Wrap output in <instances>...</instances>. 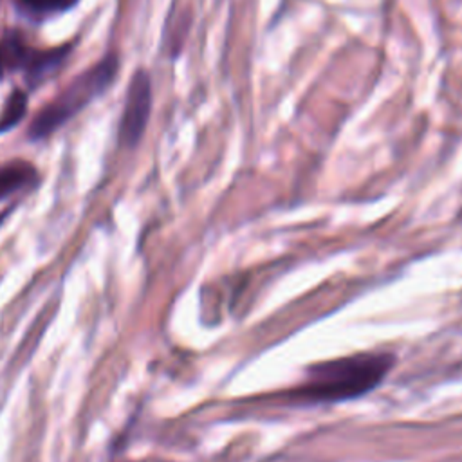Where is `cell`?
Wrapping results in <instances>:
<instances>
[{"label":"cell","mask_w":462,"mask_h":462,"mask_svg":"<svg viewBox=\"0 0 462 462\" xmlns=\"http://www.w3.org/2000/svg\"><path fill=\"white\" fill-rule=\"evenodd\" d=\"M152 112V79L144 69H137L128 83L125 108L119 123V143L134 148L144 135Z\"/></svg>","instance_id":"obj_3"},{"label":"cell","mask_w":462,"mask_h":462,"mask_svg":"<svg viewBox=\"0 0 462 462\" xmlns=\"http://www.w3.org/2000/svg\"><path fill=\"white\" fill-rule=\"evenodd\" d=\"M395 363L390 352H361L316 363L285 393L296 404H328L361 397L377 388Z\"/></svg>","instance_id":"obj_1"},{"label":"cell","mask_w":462,"mask_h":462,"mask_svg":"<svg viewBox=\"0 0 462 462\" xmlns=\"http://www.w3.org/2000/svg\"><path fill=\"white\" fill-rule=\"evenodd\" d=\"M117 70L119 58L116 52H110L92 67L79 72L56 97L51 99V103L38 110L29 125L27 137L31 141H42L52 135L96 97L105 94L117 78Z\"/></svg>","instance_id":"obj_2"},{"label":"cell","mask_w":462,"mask_h":462,"mask_svg":"<svg viewBox=\"0 0 462 462\" xmlns=\"http://www.w3.org/2000/svg\"><path fill=\"white\" fill-rule=\"evenodd\" d=\"M5 61H4V54H2V47H0V81L4 79V76H5Z\"/></svg>","instance_id":"obj_8"},{"label":"cell","mask_w":462,"mask_h":462,"mask_svg":"<svg viewBox=\"0 0 462 462\" xmlns=\"http://www.w3.org/2000/svg\"><path fill=\"white\" fill-rule=\"evenodd\" d=\"M38 179L36 168L27 161H13L0 168V200L31 186Z\"/></svg>","instance_id":"obj_5"},{"label":"cell","mask_w":462,"mask_h":462,"mask_svg":"<svg viewBox=\"0 0 462 462\" xmlns=\"http://www.w3.org/2000/svg\"><path fill=\"white\" fill-rule=\"evenodd\" d=\"M72 47V43H65L51 49H34L23 43L14 60L13 69L23 70V79L29 88H38L42 83L52 78L54 72H58V69H61Z\"/></svg>","instance_id":"obj_4"},{"label":"cell","mask_w":462,"mask_h":462,"mask_svg":"<svg viewBox=\"0 0 462 462\" xmlns=\"http://www.w3.org/2000/svg\"><path fill=\"white\" fill-rule=\"evenodd\" d=\"M79 0H16V7L32 20H43L52 14L72 9Z\"/></svg>","instance_id":"obj_6"},{"label":"cell","mask_w":462,"mask_h":462,"mask_svg":"<svg viewBox=\"0 0 462 462\" xmlns=\"http://www.w3.org/2000/svg\"><path fill=\"white\" fill-rule=\"evenodd\" d=\"M27 112V92L14 88L4 101V106L0 110V135L14 128Z\"/></svg>","instance_id":"obj_7"}]
</instances>
